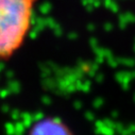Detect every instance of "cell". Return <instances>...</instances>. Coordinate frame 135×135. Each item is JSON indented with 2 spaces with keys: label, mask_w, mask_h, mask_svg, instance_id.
Listing matches in <instances>:
<instances>
[{
  "label": "cell",
  "mask_w": 135,
  "mask_h": 135,
  "mask_svg": "<svg viewBox=\"0 0 135 135\" xmlns=\"http://www.w3.org/2000/svg\"><path fill=\"white\" fill-rule=\"evenodd\" d=\"M36 0H0V59L11 57L31 29Z\"/></svg>",
  "instance_id": "6da1fadb"
},
{
  "label": "cell",
  "mask_w": 135,
  "mask_h": 135,
  "mask_svg": "<svg viewBox=\"0 0 135 135\" xmlns=\"http://www.w3.org/2000/svg\"><path fill=\"white\" fill-rule=\"evenodd\" d=\"M30 135H71L66 126L59 120L48 118L37 122L33 127Z\"/></svg>",
  "instance_id": "7a4b0ae2"
}]
</instances>
